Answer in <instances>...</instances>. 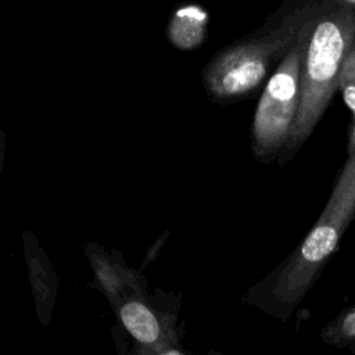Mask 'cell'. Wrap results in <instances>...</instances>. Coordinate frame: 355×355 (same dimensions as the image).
<instances>
[{"mask_svg":"<svg viewBox=\"0 0 355 355\" xmlns=\"http://www.w3.org/2000/svg\"><path fill=\"white\" fill-rule=\"evenodd\" d=\"M354 216L355 153L347 157L322 214L304 240L251 286L243 301L279 322L288 320L320 277Z\"/></svg>","mask_w":355,"mask_h":355,"instance_id":"cell-1","label":"cell"},{"mask_svg":"<svg viewBox=\"0 0 355 355\" xmlns=\"http://www.w3.org/2000/svg\"><path fill=\"white\" fill-rule=\"evenodd\" d=\"M354 47L355 6L348 0H322L305 43L297 119L279 165L288 162L313 133L338 90L344 61Z\"/></svg>","mask_w":355,"mask_h":355,"instance_id":"cell-3","label":"cell"},{"mask_svg":"<svg viewBox=\"0 0 355 355\" xmlns=\"http://www.w3.org/2000/svg\"><path fill=\"white\" fill-rule=\"evenodd\" d=\"M6 161V135L0 126V180H1V172L4 168Z\"/></svg>","mask_w":355,"mask_h":355,"instance_id":"cell-12","label":"cell"},{"mask_svg":"<svg viewBox=\"0 0 355 355\" xmlns=\"http://www.w3.org/2000/svg\"><path fill=\"white\" fill-rule=\"evenodd\" d=\"M24 243L36 315L39 322L43 326H47L51 320V312L55 302L58 276L31 232L24 233Z\"/></svg>","mask_w":355,"mask_h":355,"instance_id":"cell-6","label":"cell"},{"mask_svg":"<svg viewBox=\"0 0 355 355\" xmlns=\"http://www.w3.org/2000/svg\"><path fill=\"white\" fill-rule=\"evenodd\" d=\"M338 90L343 94L344 103L351 110L352 114V123L349 128L348 135V144H347V154L352 155L355 153V79L351 78H340Z\"/></svg>","mask_w":355,"mask_h":355,"instance_id":"cell-9","label":"cell"},{"mask_svg":"<svg viewBox=\"0 0 355 355\" xmlns=\"http://www.w3.org/2000/svg\"><path fill=\"white\" fill-rule=\"evenodd\" d=\"M348 1H349L352 6H355V0H348Z\"/></svg>","mask_w":355,"mask_h":355,"instance_id":"cell-15","label":"cell"},{"mask_svg":"<svg viewBox=\"0 0 355 355\" xmlns=\"http://www.w3.org/2000/svg\"><path fill=\"white\" fill-rule=\"evenodd\" d=\"M320 1L287 0L258 29L219 50L202 69L208 97L229 104L259 89L295 46Z\"/></svg>","mask_w":355,"mask_h":355,"instance_id":"cell-2","label":"cell"},{"mask_svg":"<svg viewBox=\"0 0 355 355\" xmlns=\"http://www.w3.org/2000/svg\"><path fill=\"white\" fill-rule=\"evenodd\" d=\"M320 341L324 345L345 349L355 341V304L343 309L320 331Z\"/></svg>","mask_w":355,"mask_h":355,"instance_id":"cell-8","label":"cell"},{"mask_svg":"<svg viewBox=\"0 0 355 355\" xmlns=\"http://www.w3.org/2000/svg\"><path fill=\"white\" fill-rule=\"evenodd\" d=\"M164 293H161L162 295ZM151 294L146 277L125 288L111 304L118 322L135 341L136 351H155L182 344L183 329L178 324V308L172 300L161 301Z\"/></svg>","mask_w":355,"mask_h":355,"instance_id":"cell-5","label":"cell"},{"mask_svg":"<svg viewBox=\"0 0 355 355\" xmlns=\"http://www.w3.org/2000/svg\"><path fill=\"white\" fill-rule=\"evenodd\" d=\"M208 12L197 4H186L173 11L166 25L168 40L180 50H193L207 37Z\"/></svg>","mask_w":355,"mask_h":355,"instance_id":"cell-7","label":"cell"},{"mask_svg":"<svg viewBox=\"0 0 355 355\" xmlns=\"http://www.w3.org/2000/svg\"><path fill=\"white\" fill-rule=\"evenodd\" d=\"M204 355H227V354H225L222 351H218V349H208Z\"/></svg>","mask_w":355,"mask_h":355,"instance_id":"cell-13","label":"cell"},{"mask_svg":"<svg viewBox=\"0 0 355 355\" xmlns=\"http://www.w3.org/2000/svg\"><path fill=\"white\" fill-rule=\"evenodd\" d=\"M345 349H347V351H349L352 355H355V341H354V343H351Z\"/></svg>","mask_w":355,"mask_h":355,"instance_id":"cell-14","label":"cell"},{"mask_svg":"<svg viewBox=\"0 0 355 355\" xmlns=\"http://www.w3.org/2000/svg\"><path fill=\"white\" fill-rule=\"evenodd\" d=\"M129 355H190L182 344L178 345H171L166 348H161V349H155V351H136L132 349L129 352Z\"/></svg>","mask_w":355,"mask_h":355,"instance_id":"cell-10","label":"cell"},{"mask_svg":"<svg viewBox=\"0 0 355 355\" xmlns=\"http://www.w3.org/2000/svg\"><path fill=\"white\" fill-rule=\"evenodd\" d=\"M313 17L302 28L295 46L266 80L255 107L251 151L262 164L279 162L288 146L300 107L302 58Z\"/></svg>","mask_w":355,"mask_h":355,"instance_id":"cell-4","label":"cell"},{"mask_svg":"<svg viewBox=\"0 0 355 355\" xmlns=\"http://www.w3.org/2000/svg\"><path fill=\"white\" fill-rule=\"evenodd\" d=\"M340 78L355 79V47L348 53V55H347V58L344 61Z\"/></svg>","mask_w":355,"mask_h":355,"instance_id":"cell-11","label":"cell"}]
</instances>
